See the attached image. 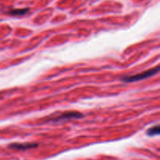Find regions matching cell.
<instances>
[{
  "mask_svg": "<svg viewBox=\"0 0 160 160\" xmlns=\"http://www.w3.org/2000/svg\"><path fill=\"white\" fill-rule=\"evenodd\" d=\"M159 71V66L155 67V68H151L149 70L147 71H144L143 72L140 74H137L136 75H131V76H125L122 78V80L123 82H133L139 81V80H142V79H147L148 77L154 75L157 73L158 71Z\"/></svg>",
  "mask_w": 160,
  "mask_h": 160,
  "instance_id": "cell-1",
  "label": "cell"
},
{
  "mask_svg": "<svg viewBox=\"0 0 160 160\" xmlns=\"http://www.w3.org/2000/svg\"><path fill=\"white\" fill-rule=\"evenodd\" d=\"M83 117V114L79 112H63L57 116H54L49 120L53 122H59V121L66 120V119H71V118H80Z\"/></svg>",
  "mask_w": 160,
  "mask_h": 160,
  "instance_id": "cell-2",
  "label": "cell"
},
{
  "mask_svg": "<svg viewBox=\"0 0 160 160\" xmlns=\"http://www.w3.org/2000/svg\"><path fill=\"white\" fill-rule=\"evenodd\" d=\"M38 144H34V143H24V144H21V143H13L9 145V148L11 149H15V150H20V151H25V150L31 149L34 148L38 147Z\"/></svg>",
  "mask_w": 160,
  "mask_h": 160,
  "instance_id": "cell-3",
  "label": "cell"
},
{
  "mask_svg": "<svg viewBox=\"0 0 160 160\" xmlns=\"http://www.w3.org/2000/svg\"><path fill=\"white\" fill-rule=\"evenodd\" d=\"M28 9H17V10H13L10 12V14L13 15V16H22L26 14L28 12Z\"/></svg>",
  "mask_w": 160,
  "mask_h": 160,
  "instance_id": "cell-4",
  "label": "cell"
},
{
  "mask_svg": "<svg viewBox=\"0 0 160 160\" xmlns=\"http://www.w3.org/2000/svg\"><path fill=\"white\" fill-rule=\"evenodd\" d=\"M160 128L159 126H154L149 128L147 130V134L148 136H155V135H158L159 134Z\"/></svg>",
  "mask_w": 160,
  "mask_h": 160,
  "instance_id": "cell-5",
  "label": "cell"
}]
</instances>
